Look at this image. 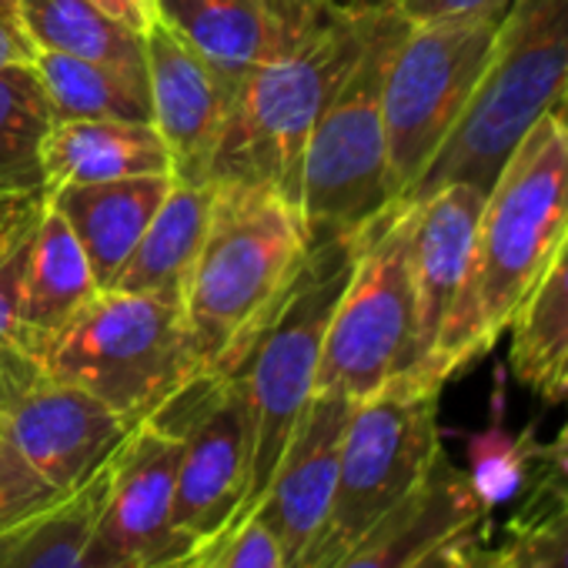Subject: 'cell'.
<instances>
[{
  "label": "cell",
  "mask_w": 568,
  "mask_h": 568,
  "mask_svg": "<svg viewBox=\"0 0 568 568\" xmlns=\"http://www.w3.org/2000/svg\"><path fill=\"white\" fill-rule=\"evenodd\" d=\"M174 568H207V551H201V555H194V558H187V561H181Z\"/></svg>",
  "instance_id": "obj_40"
},
{
  "label": "cell",
  "mask_w": 568,
  "mask_h": 568,
  "mask_svg": "<svg viewBox=\"0 0 568 568\" xmlns=\"http://www.w3.org/2000/svg\"><path fill=\"white\" fill-rule=\"evenodd\" d=\"M108 465L74 495L0 535V568H124L94 545Z\"/></svg>",
  "instance_id": "obj_23"
},
{
  "label": "cell",
  "mask_w": 568,
  "mask_h": 568,
  "mask_svg": "<svg viewBox=\"0 0 568 568\" xmlns=\"http://www.w3.org/2000/svg\"><path fill=\"white\" fill-rule=\"evenodd\" d=\"M207 568H288L267 525L247 511L214 548H207Z\"/></svg>",
  "instance_id": "obj_33"
},
{
  "label": "cell",
  "mask_w": 568,
  "mask_h": 568,
  "mask_svg": "<svg viewBox=\"0 0 568 568\" xmlns=\"http://www.w3.org/2000/svg\"><path fill=\"white\" fill-rule=\"evenodd\" d=\"M408 24L452 21V18H501L511 0H385Z\"/></svg>",
  "instance_id": "obj_34"
},
{
  "label": "cell",
  "mask_w": 568,
  "mask_h": 568,
  "mask_svg": "<svg viewBox=\"0 0 568 568\" xmlns=\"http://www.w3.org/2000/svg\"><path fill=\"white\" fill-rule=\"evenodd\" d=\"M181 438L138 422L108 462V491L94 521V545L124 568H174L194 558L174 535V485Z\"/></svg>",
  "instance_id": "obj_12"
},
{
  "label": "cell",
  "mask_w": 568,
  "mask_h": 568,
  "mask_svg": "<svg viewBox=\"0 0 568 568\" xmlns=\"http://www.w3.org/2000/svg\"><path fill=\"white\" fill-rule=\"evenodd\" d=\"M34 71L44 84L54 121H141L151 124V91L148 81L131 78L118 68L58 54L34 51Z\"/></svg>",
  "instance_id": "obj_26"
},
{
  "label": "cell",
  "mask_w": 568,
  "mask_h": 568,
  "mask_svg": "<svg viewBox=\"0 0 568 568\" xmlns=\"http://www.w3.org/2000/svg\"><path fill=\"white\" fill-rule=\"evenodd\" d=\"M151 422L181 438L174 535L191 555H201L244 518L251 422L241 382L234 375H197Z\"/></svg>",
  "instance_id": "obj_11"
},
{
  "label": "cell",
  "mask_w": 568,
  "mask_h": 568,
  "mask_svg": "<svg viewBox=\"0 0 568 568\" xmlns=\"http://www.w3.org/2000/svg\"><path fill=\"white\" fill-rule=\"evenodd\" d=\"M501 18L408 24L392 54L382 91L388 187L395 201H405L415 191L471 104L491 64Z\"/></svg>",
  "instance_id": "obj_10"
},
{
  "label": "cell",
  "mask_w": 568,
  "mask_h": 568,
  "mask_svg": "<svg viewBox=\"0 0 568 568\" xmlns=\"http://www.w3.org/2000/svg\"><path fill=\"white\" fill-rule=\"evenodd\" d=\"M54 124L34 64L0 68V207L48 194L44 138Z\"/></svg>",
  "instance_id": "obj_25"
},
{
  "label": "cell",
  "mask_w": 568,
  "mask_h": 568,
  "mask_svg": "<svg viewBox=\"0 0 568 568\" xmlns=\"http://www.w3.org/2000/svg\"><path fill=\"white\" fill-rule=\"evenodd\" d=\"M18 14L34 51L98 61L148 81L144 34L124 28L91 0H18Z\"/></svg>",
  "instance_id": "obj_24"
},
{
  "label": "cell",
  "mask_w": 568,
  "mask_h": 568,
  "mask_svg": "<svg viewBox=\"0 0 568 568\" xmlns=\"http://www.w3.org/2000/svg\"><path fill=\"white\" fill-rule=\"evenodd\" d=\"M405 31L408 21L392 4H372L358 54L315 121L298 194L312 241L355 231L395 201L388 187L382 91Z\"/></svg>",
  "instance_id": "obj_7"
},
{
  "label": "cell",
  "mask_w": 568,
  "mask_h": 568,
  "mask_svg": "<svg viewBox=\"0 0 568 568\" xmlns=\"http://www.w3.org/2000/svg\"><path fill=\"white\" fill-rule=\"evenodd\" d=\"M481 515H488V508L468 471H462L442 448L425 481L368 528L332 568H412L428 548Z\"/></svg>",
  "instance_id": "obj_18"
},
{
  "label": "cell",
  "mask_w": 568,
  "mask_h": 568,
  "mask_svg": "<svg viewBox=\"0 0 568 568\" xmlns=\"http://www.w3.org/2000/svg\"><path fill=\"white\" fill-rule=\"evenodd\" d=\"M412 568H505V551L491 541L488 515H481L428 548Z\"/></svg>",
  "instance_id": "obj_32"
},
{
  "label": "cell",
  "mask_w": 568,
  "mask_h": 568,
  "mask_svg": "<svg viewBox=\"0 0 568 568\" xmlns=\"http://www.w3.org/2000/svg\"><path fill=\"white\" fill-rule=\"evenodd\" d=\"M31 61H34V44L24 34L18 0H0V68L31 64Z\"/></svg>",
  "instance_id": "obj_35"
},
{
  "label": "cell",
  "mask_w": 568,
  "mask_h": 568,
  "mask_svg": "<svg viewBox=\"0 0 568 568\" xmlns=\"http://www.w3.org/2000/svg\"><path fill=\"white\" fill-rule=\"evenodd\" d=\"M352 415V402L332 392H315L295 435L284 445L277 468L251 508L274 535L284 565L302 568L332 511L342 435Z\"/></svg>",
  "instance_id": "obj_15"
},
{
  "label": "cell",
  "mask_w": 568,
  "mask_h": 568,
  "mask_svg": "<svg viewBox=\"0 0 568 568\" xmlns=\"http://www.w3.org/2000/svg\"><path fill=\"white\" fill-rule=\"evenodd\" d=\"M418 315L412 284V201H392L362 234L348 288L325 332L315 392L365 402L415 382Z\"/></svg>",
  "instance_id": "obj_8"
},
{
  "label": "cell",
  "mask_w": 568,
  "mask_h": 568,
  "mask_svg": "<svg viewBox=\"0 0 568 568\" xmlns=\"http://www.w3.org/2000/svg\"><path fill=\"white\" fill-rule=\"evenodd\" d=\"M48 197V194H44ZM44 197H38V201H44ZM38 201H24V204H11V207H0V244H4L8 241V234L18 227V221L38 204Z\"/></svg>",
  "instance_id": "obj_37"
},
{
  "label": "cell",
  "mask_w": 568,
  "mask_h": 568,
  "mask_svg": "<svg viewBox=\"0 0 568 568\" xmlns=\"http://www.w3.org/2000/svg\"><path fill=\"white\" fill-rule=\"evenodd\" d=\"M568 88V0H511L491 64L462 121L405 201L445 184L491 191L528 128L551 114Z\"/></svg>",
  "instance_id": "obj_5"
},
{
  "label": "cell",
  "mask_w": 568,
  "mask_h": 568,
  "mask_svg": "<svg viewBox=\"0 0 568 568\" xmlns=\"http://www.w3.org/2000/svg\"><path fill=\"white\" fill-rule=\"evenodd\" d=\"M508 332L515 378L548 398L555 372L568 355V227Z\"/></svg>",
  "instance_id": "obj_27"
},
{
  "label": "cell",
  "mask_w": 568,
  "mask_h": 568,
  "mask_svg": "<svg viewBox=\"0 0 568 568\" xmlns=\"http://www.w3.org/2000/svg\"><path fill=\"white\" fill-rule=\"evenodd\" d=\"M485 194L471 184H445L428 197L412 201V284L418 315V365L415 382L442 388L432 378V355L458 308L481 221Z\"/></svg>",
  "instance_id": "obj_17"
},
{
  "label": "cell",
  "mask_w": 568,
  "mask_h": 568,
  "mask_svg": "<svg viewBox=\"0 0 568 568\" xmlns=\"http://www.w3.org/2000/svg\"><path fill=\"white\" fill-rule=\"evenodd\" d=\"M505 568H568V485H545L501 541Z\"/></svg>",
  "instance_id": "obj_29"
},
{
  "label": "cell",
  "mask_w": 568,
  "mask_h": 568,
  "mask_svg": "<svg viewBox=\"0 0 568 568\" xmlns=\"http://www.w3.org/2000/svg\"><path fill=\"white\" fill-rule=\"evenodd\" d=\"M211 197H214V181L211 184L174 181L111 288L181 305L187 271L197 257L207 227Z\"/></svg>",
  "instance_id": "obj_22"
},
{
  "label": "cell",
  "mask_w": 568,
  "mask_h": 568,
  "mask_svg": "<svg viewBox=\"0 0 568 568\" xmlns=\"http://www.w3.org/2000/svg\"><path fill=\"white\" fill-rule=\"evenodd\" d=\"M151 124L161 134L171 178L181 184H211L214 151L227 114V88L214 68L158 18L144 34Z\"/></svg>",
  "instance_id": "obj_14"
},
{
  "label": "cell",
  "mask_w": 568,
  "mask_h": 568,
  "mask_svg": "<svg viewBox=\"0 0 568 568\" xmlns=\"http://www.w3.org/2000/svg\"><path fill=\"white\" fill-rule=\"evenodd\" d=\"M308 244L298 201L271 184L214 181L207 227L181 295L201 375L237 368Z\"/></svg>",
  "instance_id": "obj_2"
},
{
  "label": "cell",
  "mask_w": 568,
  "mask_h": 568,
  "mask_svg": "<svg viewBox=\"0 0 568 568\" xmlns=\"http://www.w3.org/2000/svg\"><path fill=\"white\" fill-rule=\"evenodd\" d=\"M561 452H568V425H565V435H561Z\"/></svg>",
  "instance_id": "obj_42"
},
{
  "label": "cell",
  "mask_w": 568,
  "mask_h": 568,
  "mask_svg": "<svg viewBox=\"0 0 568 568\" xmlns=\"http://www.w3.org/2000/svg\"><path fill=\"white\" fill-rule=\"evenodd\" d=\"M0 428L51 488L74 495L114 458L134 422L44 372L0 408Z\"/></svg>",
  "instance_id": "obj_13"
},
{
  "label": "cell",
  "mask_w": 568,
  "mask_h": 568,
  "mask_svg": "<svg viewBox=\"0 0 568 568\" xmlns=\"http://www.w3.org/2000/svg\"><path fill=\"white\" fill-rule=\"evenodd\" d=\"M61 498H68V495L51 488L31 468V462L14 448L8 432L0 428V535L31 521L34 515L58 505Z\"/></svg>",
  "instance_id": "obj_31"
},
{
  "label": "cell",
  "mask_w": 568,
  "mask_h": 568,
  "mask_svg": "<svg viewBox=\"0 0 568 568\" xmlns=\"http://www.w3.org/2000/svg\"><path fill=\"white\" fill-rule=\"evenodd\" d=\"M528 475V452L511 442L501 428H488L468 442V478L491 511L495 505L518 495Z\"/></svg>",
  "instance_id": "obj_30"
},
{
  "label": "cell",
  "mask_w": 568,
  "mask_h": 568,
  "mask_svg": "<svg viewBox=\"0 0 568 568\" xmlns=\"http://www.w3.org/2000/svg\"><path fill=\"white\" fill-rule=\"evenodd\" d=\"M38 365L111 405L128 422L151 418L201 375L184 308L104 288L58 332L31 342Z\"/></svg>",
  "instance_id": "obj_6"
},
{
  "label": "cell",
  "mask_w": 568,
  "mask_h": 568,
  "mask_svg": "<svg viewBox=\"0 0 568 568\" xmlns=\"http://www.w3.org/2000/svg\"><path fill=\"white\" fill-rule=\"evenodd\" d=\"M365 224L355 231L315 237L308 244V254L292 284L281 292L271 315L231 372L241 382L251 422L244 515L261 501L284 445L315 398L325 332L355 271Z\"/></svg>",
  "instance_id": "obj_3"
},
{
  "label": "cell",
  "mask_w": 568,
  "mask_h": 568,
  "mask_svg": "<svg viewBox=\"0 0 568 568\" xmlns=\"http://www.w3.org/2000/svg\"><path fill=\"white\" fill-rule=\"evenodd\" d=\"M171 184V174H144L48 191V201L58 207V214L81 241L101 292L118 281L124 261L138 247Z\"/></svg>",
  "instance_id": "obj_19"
},
{
  "label": "cell",
  "mask_w": 568,
  "mask_h": 568,
  "mask_svg": "<svg viewBox=\"0 0 568 568\" xmlns=\"http://www.w3.org/2000/svg\"><path fill=\"white\" fill-rule=\"evenodd\" d=\"M342 8H372V4H385V0H338Z\"/></svg>",
  "instance_id": "obj_41"
},
{
  "label": "cell",
  "mask_w": 568,
  "mask_h": 568,
  "mask_svg": "<svg viewBox=\"0 0 568 568\" xmlns=\"http://www.w3.org/2000/svg\"><path fill=\"white\" fill-rule=\"evenodd\" d=\"M41 204L44 201H38L18 221V227L8 234V241L0 244V408H4L11 398H18L38 375H44V368L38 365V358L31 355V348L24 342L21 318H18L21 277H24V264H28Z\"/></svg>",
  "instance_id": "obj_28"
},
{
  "label": "cell",
  "mask_w": 568,
  "mask_h": 568,
  "mask_svg": "<svg viewBox=\"0 0 568 568\" xmlns=\"http://www.w3.org/2000/svg\"><path fill=\"white\" fill-rule=\"evenodd\" d=\"M98 292L101 288L81 241L58 214V207L44 197L34 224L24 277H21V305H18L28 348L31 342L71 322Z\"/></svg>",
  "instance_id": "obj_21"
},
{
  "label": "cell",
  "mask_w": 568,
  "mask_h": 568,
  "mask_svg": "<svg viewBox=\"0 0 568 568\" xmlns=\"http://www.w3.org/2000/svg\"><path fill=\"white\" fill-rule=\"evenodd\" d=\"M565 227L568 131L555 114H545L528 128L485 194L465 295L432 355V378L442 388L485 358L511 328Z\"/></svg>",
  "instance_id": "obj_1"
},
{
  "label": "cell",
  "mask_w": 568,
  "mask_h": 568,
  "mask_svg": "<svg viewBox=\"0 0 568 568\" xmlns=\"http://www.w3.org/2000/svg\"><path fill=\"white\" fill-rule=\"evenodd\" d=\"M365 18L368 8H335L231 91L211 181L271 184L298 201L308 138L358 54Z\"/></svg>",
  "instance_id": "obj_4"
},
{
  "label": "cell",
  "mask_w": 568,
  "mask_h": 568,
  "mask_svg": "<svg viewBox=\"0 0 568 568\" xmlns=\"http://www.w3.org/2000/svg\"><path fill=\"white\" fill-rule=\"evenodd\" d=\"M551 114H555V118H558V124L568 131V88H565V94H561V101H558V108H555Z\"/></svg>",
  "instance_id": "obj_39"
},
{
  "label": "cell",
  "mask_w": 568,
  "mask_h": 568,
  "mask_svg": "<svg viewBox=\"0 0 568 568\" xmlns=\"http://www.w3.org/2000/svg\"><path fill=\"white\" fill-rule=\"evenodd\" d=\"M91 4H98L104 14H111L138 34H148V28L161 18L158 0H91Z\"/></svg>",
  "instance_id": "obj_36"
},
{
  "label": "cell",
  "mask_w": 568,
  "mask_h": 568,
  "mask_svg": "<svg viewBox=\"0 0 568 568\" xmlns=\"http://www.w3.org/2000/svg\"><path fill=\"white\" fill-rule=\"evenodd\" d=\"M48 191L68 184H101L144 174H171V158L154 131L141 121H54L44 138Z\"/></svg>",
  "instance_id": "obj_20"
},
{
  "label": "cell",
  "mask_w": 568,
  "mask_h": 568,
  "mask_svg": "<svg viewBox=\"0 0 568 568\" xmlns=\"http://www.w3.org/2000/svg\"><path fill=\"white\" fill-rule=\"evenodd\" d=\"M335 8L338 0H158L161 18L214 68L227 94Z\"/></svg>",
  "instance_id": "obj_16"
},
{
  "label": "cell",
  "mask_w": 568,
  "mask_h": 568,
  "mask_svg": "<svg viewBox=\"0 0 568 568\" xmlns=\"http://www.w3.org/2000/svg\"><path fill=\"white\" fill-rule=\"evenodd\" d=\"M548 402H568V355H565V362H561V365H558V372H555V382H551Z\"/></svg>",
  "instance_id": "obj_38"
},
{
  "label": "cell",
  "mask_w": 568,
  "mask_h": 568,
  "mask_svg": "<svg viewBox=\"0 0 568 568\" xmlns=\"http://www.w3.org/2000/svg\"><path fill=\"white\" fill-rule=\"evenodd\" d=\"M438 398L442 388L392 382L378 395L352 405L332 511L302 568H332L425 481L442 455Z\"/></svg>",
  "instance_id": "obj_9"
}]
</instances>
